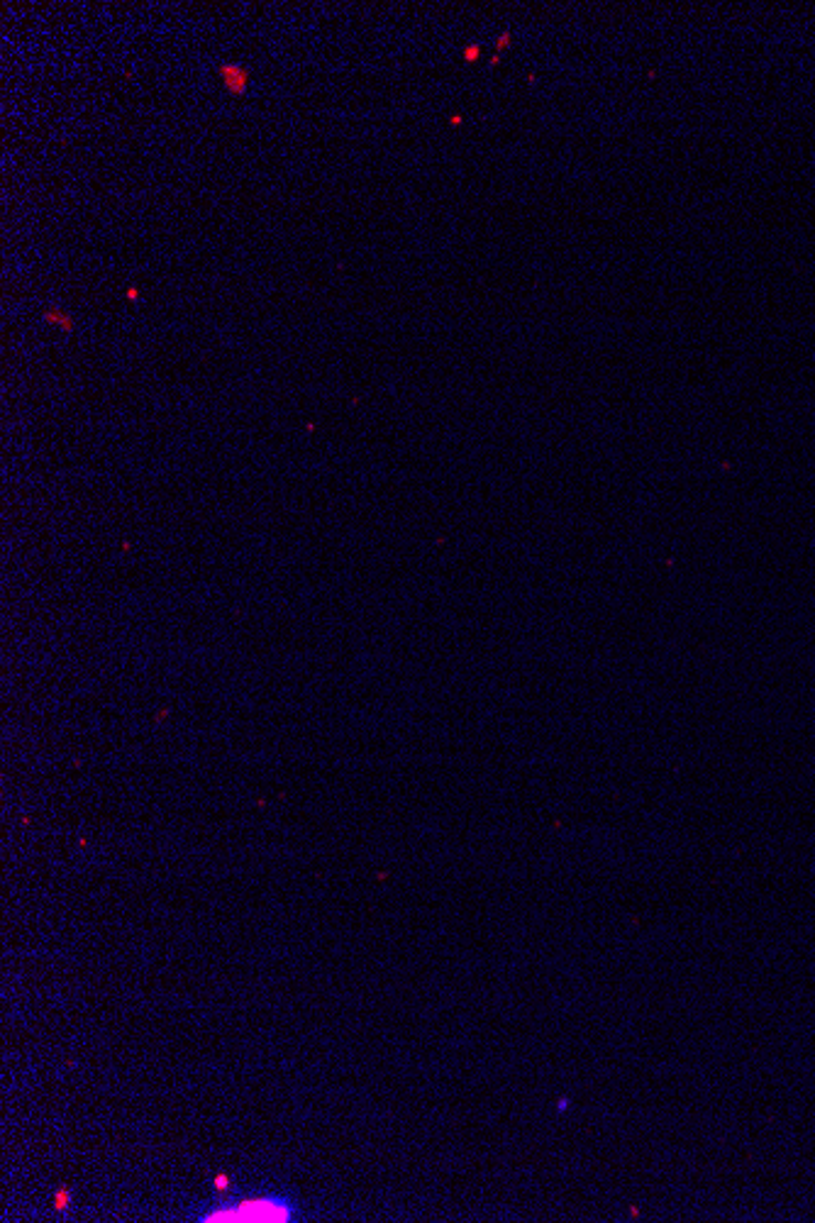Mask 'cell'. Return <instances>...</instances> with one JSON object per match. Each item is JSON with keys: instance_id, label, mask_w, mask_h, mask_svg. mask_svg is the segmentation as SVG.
I'll return each instance as SVG.
<instances>
[{"instance_id": "1", "label": "cell", "mask_w": 815, "mask_h": 1223, "mask_svg": "<svg viewBox=\"0 0 815 1223\" xmlns=\"http://www.w3.org/2000/svg\"><path fill=\"white\" fill-rule=\"evenodd\" d=\"M299 1219V1204L283 1194L230 1196V1202L208 1206L196 1214L200 1223H286Z\"/></svg>"}, {"instance_id": "2", "label": "cell", "mask_w": 815, "mask_h": 1223, "mask_svg": "<svg viewBox=\"0 0 815 1223\" xmlns=\"http://www.w3.org/2000/svg\"><path fill=\"white\" fill-rule=\"evenodd\" d=\"M218 74L222 79V86H226V91L230 93V96H244L247 91H250V72L242 64H234V62H222L218 66Z\"/></svg>"}, {"instance_id": "3", "label": "cell", "mask_w": 815, "mask_h": 1223, "mask_svg": "<svg viewBox=\"0 0 815 1223\" xmlns=\"http://www.w3.org/2000/svg\"><path fill=\"white\" fill-rule=\"evenodd\" d=\"M44 321L50 323V325L62 327L64 333L74 331V317H71L69 313H64L62 309H50V311H46V313H44Z\"/></svg>"}, {"instance_id": "4", "label": "cell", "mask_w": 815, "mask_h": 1223, "mask_svg": "<svg viewBox=\"0 0 815 1223\" xmlns=\"http://www.w3.org/2000/svg\"><path fill=\"white\" fill-rule=\"evenodd\" d=\"M125 299H127V301H133V303L139 301V289H137V286H129V289L125 291Z\"/></svg>"}, {"instance_id": "5", "label": "cell", "mask_w": 815, "mask_h": 1223, "mask_svg": "<svg viewBox=\"0 0 815 1223\" xmlns=\"http://www.w3.org/2000/svg\"><path fill=\"white\" fill-rule=\"evenodd\" d=\"M464 56L469 59V62H474V59L479 56V44H471V46H469V50H467V54H464Z\"/></svg>"}, {"instance_id": "6", "label": "cell", "mask_w": 815, "mask_h": 1223, "mask_svg": "<svg viewBox=\"0 0 815 1223\" xmlns=\"http://www.w3.org/2000/svg\"><path fill=\"white\" fill-rule=\"evenodd\" d=\"M508 42H511V34H508V32H505V34H503V38L499 40V50H503V46H505Z\"/></svg>"}]
</instances>
